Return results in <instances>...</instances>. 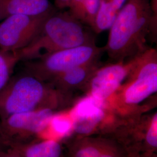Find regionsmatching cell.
<instances>
[{
	"mask_svg": "<svg viewBox=\"0 0 157 157\" xmlns=\"http://www.w3.org/2000/svg\"><path fill=\"white\" fill-rule=\"evenodd\" d=\"M156 21L150 0H127L109 29L105 51L115 62L138 56L147 48L146 37Z\"/></svg>",
	"mask_w": 157,
	"mask_h": 157,
	"instance_id": "cell-1",
	"label": "cell"
},
{
	"mask_svg": "<svg viewBox=\"0 0 157 157\" xmlns=\"http://www.w3.org/2000/svg\"><path fill=\"white\" fill-rule=\"evenodd\" d=\"M85 25L67 11L56 10L46 18L34 39L17 53L21 61L39 59L53 52L95 43Z\"/></svg>",
	"mask_w": 157,
	"mask_h": 157,
	"instance_id": "cell-2",
	"label": "cell"
},
{
	"mask_svg": "<svg viewBox=\"0 0 157 157\" xmlns=\"http://www.w3.org/2000/svg\"><path fill=\"white\" fill-rule=\"evenodd\" d=\"M63 94L50 83L25 72L10 78L0 91V120L41 109H56Z\"/></svg>",
	"mask_w": 157,
	"mask_h": 157,
	"instance_id": "cell-3",
	"label": "cell"
},
{
	"mask_svg": "<svg viewBox=\"0 0 157 157\" xmlns=\"http://www.w3.org/2000/svg\"><path fill=\"white\" fill-rule=\"evenodd\" d=\"M105 51L95 43L58 51L42 58L26 61L25 72L49 82L52 78L73 67L100 59Z\"/></svg>",
	"mask_w": 157,
	"mask_h": 157,
	"instance_id": "cell-4",
	"label": "cell"
},
{
	"mask_svg": "<svg viewBox=\"0 0 157 157\" xmlns=\"http://www.w3.org/2000/svg\"><path fill=\"white\" fill-rule=\"evenodd\" d=\"M126 80L119 89L121 102L126 106H136L156 93L157 50L147 48L134 57L133 67Z\"/></svg>",
	"mask_w": 157,
	"mask_h": 157,
	"instance_id": "cell-5",
	"label": "cell"
},
{
	"mask_svg": "<svg viewBox=\"0 0 157 157\" xmlns=\"http://www.w3.org/2000/svg\"><path fill=\"white\" fill-rule=\"evenodd\" d=\"M51 13L39 17L13 15L6 17L0 22V49L13 52L26 47L37 36Z\"/></svg>",
	"mask_w": 157,
	"mask_h": 157,
	"instance_id": "cell-6",
	"label": "cell"
},
{
	"mask_svg": "<svg viewBox=\"0 0 157 157\" xmlns=\"http://www.w3.org/2000/svg\"><path fill=\"white\" fill-rule=\"evenodd\" d=\"M54 113L46 108L13 114L0 120V126L10 146L28 143L30 137L45 129Z\"/></svg>",
	"mask_w": 157,
	"mask_h": 157,
	"instance_id": "cell-7",
	"label": "cell"
},
{
	"mask_svg": "<svg viewBox=\"0 0 157 157\" xmlns=\"http://www.w3.org/2000/svg\"><path fill=\"white\" fill-rule=\"evenodd\" d=\"M134 58L100 67L91 77L87 86L89 95L107 101L126 79L133 67Z\"/></svg>",
	"mask_w": 157,
	"mask_h": 157,
	"instance_id": "cell-8",
	"label": "cell"
},
{
	"mask_svg": "<svg viewBox=\"0 0 157 157\" xmlns=\"http://www.w3.org/2000/svg\"><path fill=\"white\" fill-rule=\"evenodd\" d=\"M106 101L87 95L76 102L69 112L73 129L80 135L91 133L105 115Z\"/></svg>",
	"mask_w": 157,
	"mask_h": 157,
	"instance_id": "cell-9",
	"label": "cell"
},
{
	"mask_svg": "<svg viewBox=\"0 0 157 157\" xmlns=\"http://www.w3.org/2000/svg\"><path fill=\"white\" fill-rule=\"evenodd\" d=\"M99 59L73 67L59 74L48 83L63 95L70 90L87 86L91 77L100 67Z\"/></svg>",
	"mask_w": 157,
	"mask_h": 157,
	"instance_id": "cell-10",
	"label": "cell"
},
{
	"mask_svg": "<svg viewBox=\"0 0 157 157\" xmlns=\"http://www.w3.org/2000/svg\"><path fill=\"white\" fill-rule=\"evenodd\" d=\"M1 21L13 15L39 17L56 11L50 0H0Z\"/></svg>",
	"mask_w": 157,
	"mask_h": 157,
	"instance_id": "cell-11",
	"label": "cell"
},
{
	"mask_svg": "<svg viewBox=\"0 0 157 157\" xmlns=\"http://www.w3.org/2000/svg\"><path fill=\"white\" fill-rule=\"evenodd\" d=\"M11 146L21 157H61L62 155V147L56 140L47 139Z\"/></svg>",
	"mask_w": 157,
	"mask_h": 157,
	"instance_id": "cell-12",
	"label": "cell"
},
{
	"mask_svg": "<svg viewBox=\"0 0 157 157\" xmlns=\"http://www.w3.org/2000/svg\"><path fill=\"white\" fill-rule=\"evenodd\" d=\"M127 0H100L92 30L96 33L109 29Z\"/></svg>",
	"mask_w": 157,
	"mask_h": 157,
	"instance_id": "cell-13",
	"label": "cell"
},
{
	"mask_svg": "<svg viewBox=\"0 0 157 157\" xmlns=\"http://www.w3.org/2000/svg\"><path fill=\"white\" fill-rule=\"evenodd\" d=\"M100 0H71L68 6L70 14L92 29Z\"/></svg>",
	"mask_w": 157,
	"mask_h": 157,
	"instance_id": "cell-14",
	"label": "cell"
},
{
	"mask_svg": "<svg viewBox=\"0 0 157 157\" xmlns=\"http://www.w3.org/2000/svg\"><path fill=\"white\" fill-rule=\"evenodd\" d=\"M20 58L17 51L9 52L0 49V91L8 83Z\"/></svg>",
	"mask_w": 157,
	"mask_h": 157,
	"instance_id": "cell-15",
	"label": "cell"
},
{
	"mask_svg": "<svg viewBox=\"0 0 157 157\" xmlns=\"http://www.w3.org/2000/svg\"><path fill=\"white\" fill-rule=\"evenodd\" d=\"M73 130L72 122L69 112H54L47 126L43 132L49 130L50 132L57 136L65 137L69 135Z\"/></svg>",
	"mask_w": 157,
	"mask_h": 157,
	"instance_id": "cell-16",
	"label": "cell"
},
{
	"mask_svg": "<svg viewBox=\"0 0 157 157\" xmlns=\"http://www.w3.org/2000/svg\"><path fill=\"white\" fill-rule=\"evenodd\" d=\"M146 140L148 145L156 148L157 147V113L152 118L151 122L146 135Z\"/></svg>",
	"mask_w": 157,
	"mask_h": 157,
	"instance_id": "cell-17",
	"label": "cell"
},
{
	"mask_svg": "<svg viewBox=\"0 0 157 157\" xmlns=\"http://www.w3.org/2000/svg\"><path fill=\"white\" fill-rule=\"evenodd\" d=\"M104 148L94 144L81 147L76 151L75 157H98Z\"/></svg>",
	"mask_w": 157,
	"mask_h": 157,
	"instance_id": "cell-18",
	"label": "cell"
},
{
	"mask_svg": "<svg viewBox=\"0 0 157 157\" xmlns=\"http://www.w3.org/2000/svg\"><path fill=\"white\" fill-rule=\"evenodd\" d=\"M0 157H21L17 150L12 146L0 150Z\"/></svg>",
	"mask_w": 157,
	"mask_h": 157,
	"instance_id": "cell-19",
	"label": "cell"
},
{
	"mask_svg": "<svg viewBox=\"0 0 157 157\" xmlns=\"http://www.w3.org/2000/svg\"><path fill=\"white\" fill-rule=\"evenodd\" d=\"M71 0H54L55 7L58 10H62L67 8Z\"/></svg>",
	"mask_w": 157,
	"mask_h": 157,
	"instance_id": "cell-20",
	"label": "cell"
},
{
	"mask_svg": "<svg viewBox=\"0 0 157 157\" xmlns=\"http://www.w3.org/2000/svg\"><path fill=\"white\" fill-rule=\"evenodd\" d=\"M9 146H10V145L8 140L6 139L0 126V150L5 148Z\"/></svg>",
	"mask_w": 157,
	"mask_h": 157,
	"instance_id": "cell-21",
	"label": "cell"
},
{
	"mask_svg": "<svg viewBox=\"0 0 157 157\" xmlns=\"http://www.w3.org/2000/svg\"><path fill=\"white\" fill-rule=\"evenodd\" d=\"M150 2L153 13L157 16V0H150Z\"/></svg>",
	"mask_w": 157,
	"mask_h": 157,
	"instance_id": "cell-22",
	"label": "cell"
},
{
	"mask_svg": "<svg viewBox=\"0 0 157 157\" xmlns=\"http://www.w3.org/2000/svg\"><path fill=\"white\" fill-rule=\"evenodd\" d=\"M98 157H117L113 154V152L106 151V150H103L101 154L99 155Z\"/></svg>",
	"mask_w": 157,
	"mask_h": 157,
	"instance_id": "cell-23",
	"label": "cell"
},
{
	"mask_svg": "<svg viewBox=\"0 0 157 157\" xmlns=\"http://www.w3.org/2000/svg\"><path fill=\"white\" fill-rule=\"evenodd\" d=\"M1 21V10H0V21Z\"/></svg>",
	"mask_w": 157,
	"mask_h": 157,
	"instance_id": "cell-24",
	"label": "cell"
}]
</instances>
